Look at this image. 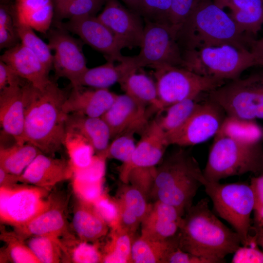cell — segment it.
Here are the masks:
<instances>
[{
    "label": "cell",
    "instance_id": "6da1fadb",
    "mask_svg": "<svg viewBox=\"0 0 263 263\" xmlns=\"http://www.w3.org/2000/svg\"><path fill=\"white\" fill-rule=\"evenodd\" d=\"M22 91L25 142L54 156L64 145L67 114L62 106L68 94L52 80L42 90L26 81Z\"/></svg>",
    "mask_w": 263,
    "mask_h": 263
},
{
    "label": "cell",
    "instance_id": "7a4b0ae2",
    "mask_svg": "<svg viewBox=\"0 0 263 263\" xmlns=\"http://www.w3.org/2000/svg\"><path fill=\"white\" fill-rule=\"evenodd\" d=\"M207 198L201 199L185 212L178 236L183 251L209 260L225 263V258L240 246V238L210 210Z\"/></svg>",
    "mask_w": 263,
    "mask_h": 263
},
{
    "label": "cell",
    "instance_id": "3957f363",
    "mask_svg": "<svg viewBox=\"0 0 263 263\" xmlns=\"http://www.w3.org/2000/svg\"><path fill=\"white\" fill-rule=\"evenodd\" d=\"M253 39L243 33L230 15L211 0H200L177 32L182 52L222 44L249 49Z\"/></svg>",
    "mask_w": 263,
    "mask_h": 263
},
{
    "label": "cell",
    "instance_id": "277c9868",
    "mask_svg": "<svg viewBox=\"0 0 263 263\" xmlns=\"http://www.w3.org/2000/svg\"><path fill=\"white\" fill-rule=\"evenodd\" d=\"M205 180L194 157L180 149L163 159L156 167L150 197L173 206L185 214Z\"/></svg>",
    "mask_w": 263,
    "mask_h": 263
},
{
    "label": "cell",
    "instance_id": "5b68a950",
    "mask_svg": "<svg viewBox=\"0 0 263 263\" xmlns=\"http://www.w3.org/2000/svg\"><path fill=\"white\" fill-rule=\"evenodd\" d=\"M182 67L203 76L225 81L240 77L258 66L249 49L232 44L207 46L182 52Z\"/></svg>",
    "mask_w": 263,
    "mask_h": 263
},
{
    "label": "cell",
    "instance_id": "8992f818",
    "mask_svg": "<svg viewBox=\"0 0 263 263\" xmlns=\"http://www.w3.org/2000/svg\"><path fill=\"white\" fill-rule=\"evenodd\" d=\"M203 186L212 202L214 210L238 233L241 244L255 246L250 218L254 210V198L250 185L239 183L221 184L205 179Z\"/></svg>",
    "mask_w": 263,
    "mask_h": 263
},
{
    "label": "cell",
    "instance_id": "52a82bcc",
    "mask_svg": "<svg viewBox=\"0 0 263 263\" xmlns=\"http://www.w3.org/2000/svg\"><path fill=\"white\" fill-rule=\"evenodd\" d=\"M263 169L261 144L249 145L225 136H215L203 171L209 182L248 172L257 173Z\"/></svg>",
    "mask_w": 263,
    "mask_h": 263
},
{
    "label": "cell",
    "instance_id": "ba28073f",
    "mask_svg": "<svg viewBox=\"0 0 263 263\" xmlns=\"http://www.w3.org/2000/svg\"><path fill=\"white\" fill-rule=\"evenodd\" d=\"M207 94L226 115L263 119V71L225 82Z\"/></svg>",
    "mask_w": 263,
    "mask_h": 263
},
{
    "label": "cell",
    "instance_id": "9c48e42d",
    "mask_svg": "<svg viewBox=\"0 0 263 263\" xmlns=\"http://www.w3.org/2000/svg\"><path fill=\"white\" fill-rule=\"evenodd\" d=\"M140 51L124 61L132 71L144 67L151 68L169 65L183 66L182 50L177 39V29L168 23L144 20Z\"/></svg>",
    "mask_w": 263,
    "mask_h": 263
},
{
    "label": "cell",
    "instance_id": "30bf717a",
    "mask_svg": "<svg viewBox=\"0 0 263 263\" xmlns=\"http://www.w3.org/2000/svg\"><path fill=\"white\" fill-rule=\"evenodd\" d=\"M153 69L163 111L172 104L199 96L225 83L201 76L182 67L165 65Z\"/></svg>",
    "mask_w": 263,
    "mask_h": 263
},
{
    "label": "cell",
    "instance_id": "8fae6325",
    "mask_svg": "<svg viewBox=\"0 0 263 263\" xmlns=\"http://www.w3.org/2000/svg\"><path fill=\"white\" fill-rule=\"evenodd\" d=\"M0 219L14 228L21 226L48 209L49 190L22 183L0 187Z\"/></svg>",
    "mask_w": 263,
    "mask_h": 263
},
{
    "label": "cell",
    "instance_id": "7c38bea8",
    "mask_svg": "<svg viewBox=\"0 0 263 263\" xmlns=\"http://www.w3.org/2000/svg\"><path fill=\"white\" fill-rule=\"evenodd\" d=\"M53 55V69L57 78L68 79L71 87L88 69L83 52V42L73 37L66 30L52 25L45 34Z\"/></svg>",
    "mask_w": 263,
    "mask_h": 263
},
{
    "label": "cell",
    "instance_id": "4fadbf2b",
    "mask_svg": "<svg viewBox=\"0 0 263 263\" xmlns=\"http://www.w3.org/2000/svg\"><path fill=\"white\" fill-rule=\"evenodd\" d=\"M225 113L218 104L207 98L180 128L166 134L169 145L186 147L207 141L218 132Z\"/></svg>",
    "mask_w": 263,
    "mask_h": 263
},
{
    "label": "cell",
    "instance_id": "5bb4252c",
    "mask_svg": "<svg viewBox=\"0 0 263 263\" xmlns=\"http://www.w3.org/2000/svg\"><path fill=\"white\" fill-rule=\"evenodd\" d=\"M76 35L84 43L102 53L107 61L122 62L124 48L113 32L96 16L73 18L66 21L53 22Z\"/></svg>",
    "mask_w": 263,
    "mask_h": 263
},
{
    "label": "cell",
    "instance_id": "9a60e30c",
    "mask_svg": "<svg viewBox=\"0 0 263 263\" xmlns=\"http://www.w3.org/2000/svg\"><path fill=\"white\" fill-rule=\"evenodd\" d=\"M114 35L123 47H140L145 22L134 11L123 6L118 0H106L102 11L97 16Z\"/></svg>",
    "mask_w": 263,
    "mask_h": 263
},
{
    "label": "cell",
    "instance_id": "2e32d148",
    "mask_svg": "<svg viewBox=\"0 0 263 263\" xmlns=\"http://www.w3.org/2000/svg\"><path fill=\"white\" fill-rule=\"evenodd\" d=\"M140 135L130 161L120 167L119 177L122 182L133 169L156 167L170 145L165 132L156 119L150 121Z\"/></svg>",
    "mask_w": 263,
    "mask_h": 263
},
{
    "label": "cell",
    "instance_id": "e0dca14e",
    "mask_svg": "<svg viewBox=\"0 0 263 263\" xmlns=\"http://www.w3.org/2000/svg\"><path fill=\"white\" fill-rule=\"evenodd\" d=\"M148 107L125 93L117 94L101 117L109 127L112 138L127 132L140 134L150 122Z\"/></svg>",
    "mask_w": 263,
    "mask_h": 263
},
{
    "label": "cell",
    "instance_id": "ac0fdd59",
    "mask_svg": "<svg viewBox=\"0 0 263 263\" xmlns=\"http://www.w3.org/2000/svg\"><path fill=\"white\" fill-rule=\"evenodd\" d=\"M70 161L38 154L19 177V182L50 190L57 183L72 178Z\"/></svg>",
    "mask_w": 263,
    "mask_h": 263
},
{
    "label": "cell",
    "instance_id": "d6986e66",
    "mask_svg": "<svg viewBox=\"0 0 263 263\" xmlns=\"http://www.w3.org/2000/svg\"><path fill=\"white\" fill-rule=\"evenodd\" d=\"M184 214L173 206L155 201L141 222V235L159 241L176 239Z\"/></svg>",
    "mask_w": 263,
    "mask_h": 263
},
{
    "label": "cell",
    "instance_id": "ffe728a7",
    "mask_svg": "<svg viewBox=\"0 0 263 263\" xmlns=\"http://www.w3.org/2000/svg\"><path fill=\"white\" fill-rule=\"evenodd\" d=\"M117 95L108 89L73 86L63 104L62 109L66 114L77 113L90 117H102Z\"/></svg>",
    "mask_w": 263,
    "mask_h": 263
},
{
    "label": "cell",
    "instance_id": "44dd1931",
    "mask_svg": "<svg viewBox=\"0 0 263 263\" xmlns=\"http://www.w3.org/2000/svg\"><path fill=\"white\" fill-rule=\"evenodd\" d=\"M0 60L9 65L22 78L43 90L51 81L49 72L36 55L20 42L6 50Z\"/></svg>",
    "mask_w": 263,
    "mask_h": 263
},
{
    "label": "cell",
    "instance_id": "7402d4cb",
    "mask_svg": "<svg viewBox=\"0 0 263 263\" xmlns=\"http://www.w3.org/2000/svg\"><path fill=\"white\" fill-rule=\"evenodd\" d=\"M23 84L7 87L0 91V127L5 133L13 138L16 143L20 144L25 143Z\"/></svg>",
    "mask_w": 263,
    "mask_h": 263
},
{
    "label": "cell",
    "instance_id": "603a6c76",
    "mask_svg": "<svg viewBox=\"0 0 263 263\" xmlns=\"http://www.w3.org/2000/svg\"><path fill=\"white\" fill-rule=\"evenodd\" d=\"M52 199L50 207L27 224L14 228V234L24 240L33 236L67 235L68 225L64 211Z\"/></svg>",
    "mask_w": 263,
    "mask_h": 263
},
{
    "label": "cell",
    "instance_id": "cb8c5ba5",
    "mask_svg": "<svg viewBox=\"0 0 263 263\" xmlns=\"http://www.w3.org/2000/svg\"><path fill=\"white\" fill-rule=\"evenodd\" d=\"M65 128L66 132L77 133L85 138L95 153L105 151L112 139L109 127L101 117H90L77 113L67 114Z\"/></svg>",
    "mask_w": 263,
    "mask_h": 263
},
{
    "label": "cell",
    "instance_id": "d4e9b609",
    "mask_svg": "<svg viewBox=\"0 0 263 263\" xmlns=\"http://www.w3.org/2000/svg\"><path fill=\"white\" fill-rule=\"evenodd\" d=\"M16 20L45 35L51 27L55 8L51 0H12Z\"/></svg>",
    "mask_w": 263,
    "mask_h": 263
},
{
    "label": "cell",
    "instance_id": "484cf974",
    "mask_svg": "<svg viewBox=\"0 0 263 263\" xmlns=\"http://www.w3.org/2000/svg\"><path fill=\"white\" fill-rule=\"evenodd\" d=\"M72 224L80 240L87 242L104 237L110 227L93 204L80 200L74 211Z\"/></svg>",
    "mask_w": 263,
    "mask_h": 263
},
{
    "label": "cell",
    "instance_id": "4316f807",
    "mask_svg": "<svg viewBox=\"0 0 263 263\" xmlns=\"http://www.w3.org/2000/svg\"><path fill=\"white\" fill-rule=\"evenodd\" d=\"M226 8L240 30L250 37L263 26V0H229Z\"/></svg>",
    "mask_w": 263,
    "mask_h": 263
},
{
    "label": "cell",
    "instance_id": "83f0119b",
    "mask_svg": "<svg viewBox=\"0 0 263 263\" xmlns=\"http://www.w3.org/2000/svg\"><path fill=\"white\" fill-rule=\"evenodd\" d=\"M138 71L132 73L119 84L125 93L154 111L161 113L155 82L148 75Z\"/></svg>",
    "mask_w": 263,
    "mask_h": 263
},
{
    "label": "cell",
    "instance_id": "f1b7e54d",
    "mask_svg": "<svg viewBox=\"0 0 263 263\" xmlns=\"http://www.w3.org/2000/svg\"><path fill=\"white\" fill-rule=\"evenodd\" d=\"M114 62L107 61L101 65L88 68L78 79L76 86L108 89L116 83H120L132 73L125 62H119L118 65H115Z\"/></svg>",
    "mask_w": 263,
    "mask_h": 263
},
{
    "label": "cell",
    "instance_id": "f546056e",
    "mask_svg": "<svg viewBox=\"0 0 263 263\" xmlns=\"http://www.w3.org/2000/svg\"><path fill=\"white\" fill-rule=\"evenodd\" d=\"M215 136H225L242 144L254 145L261 143L263 130L256 120L226 115Z\"/></svg>",
    "mask_w": 263,
    "mask_h": 263
},
{
    "label": "cell",
    "instance_id": "4dcf8cb0",
    "mask_svg": "<svg viewBox=\"0 0 263 263\" xmlns=\"http://www.w3.org/2000/svg\"><path fill=\"white\" fill-rule=\"evenodd\" d=\"M176 246L177 239L159 241L140 234L133 242L131 263H165L169 252Z\"/></svg>",
    "mask_w": 263,
    "mask_h": 263
},
{
    "label": "cell",
    "instance_id": "1f68e13d",
    "mask_svg": "<svg viewBox=\"0 0 263 263\" xmlns=\"http://www.w3.org/2000/svg\"><path fill=\"white\" fill-rule=\"evenodd\" d=\"M42 152L34 145L27 142L9 146H0V168L6 172L20 176L35 157Z\"/></svg>",
    "mask_w": 263,
    "mask_h": 263
},
{
    "label": "cell",
    "instance_id": "d6a6232c",
    "mask_svg": "<svg viewBox=\"0 0 263 263\" xmlns=\"http://www.w3.org/2000/svg\"><path fill=\"white\" fill-rule=\"evenodd\" d=\"M199 96L176 102L163 111L164 114L156 120L166 134L178 129L190 118L202 103Z\"/></svg>",
    "mask_w": 263,
    "mask_h": 263
},
{
    "label": "cell",
    "instance_id": "836d02e7",
    "mask_svg": "<svg viewBox=\"0 0 263 263\" xmlns=\"http://www.w3.org/2000/svg\"><path fill=\"white\" fill-rule=\"evenodd\" d=\"M135 234L118 227L112 229L111 239L103 254L102 263H131Z\"/></svg>",
    "mask_w": 263,
    "mask_h": 263
},
{
    "label": "cell",
    "instance_id": "e575fe53",
    "mask_svg": "<svg viewBox=\"0 0 263 263\" xmlns=\"http://www.w3.org/2000/svg\"><path fill=\"white\" fill-rule=\"evenodd\" d=\"M59 238L50 235L33 236L28 239L26 244L39 263H59L64 251Z\"/></svg>",
    "mask_w": 263,
    "mask_h": 263
},
{
    "label": "cell",
    "instance_id": "d590c367",
    "mask_svg": "<svg viewBox=\"0 0 263 263\" xmlns=\"http://www.w3.org/2000/svg\"><path fill=\"white\" fill-rule=\"evenodd\" d=\"M64 146L69 155L73 172L89 165L95 154L90 143L77 133L66 132Z\"/></svg>",
    "mask_w": 263,
    "mask_h": 263
},
{
    "label": "cell",
    "instance_id": "8d00e7d4",
    "mask_svg": "<svg viewBox=\"0 0 263 263\" xmlns=\"http://www.w3.org/2000/svg\"><path fill=\"white\" fill-rule=\"evenodd\" d=\"M16 21L20 43L32 51L50 72L53 69V55L48 44L38 37L31 27Z\"/></svg>",
    "mask_w": 263,
    "mask_h": 263
},
{
    "label": "cell",
    "instance_id": "74e56055",
    "mask_svg": "<svg viewBox=\"0 0 263 263\" xmlns=\"http://www.w3.org/2000/svg\"><path fill=\"white\" fill-rule=\"evenodd\" d=\"M105 2L106 0H72L55 9L53 23L81 17L96 16Z\"/></svg>",
    "mask_w": 263,
    "mask_h": 263
},
{
    "label": "cell",
    "instance_id": "f35d334b",
    "mask_svg": "<svg viewBox=\"0 0 263 263\" xmlns=\"http://www.w3.org/2000/svg\"><path fill=\"white\" fill-rule=\"evenodd\" d=\"M147 196L140 189L129 184L123 183L115 200L133 213L142 222L148 213L151 204Z\"/></svg>",
    "mask_w": 263,
    "mask_h": 263
},
{
    "label": "cell",
    "instance_id": "ab89813d",
    "mask_svg": "<svg viewBox=\"0 0 263 263\" xmlns=\"http://www.w3.org/2000/svg\"><path fill=\"white\" fill-rule=\"evenodd\" d=\"M10 2L0 4V50L10 49L20 42Z\"/></svg>",
    "mask_w": 263,
    "mask_h": 263
},
{
    "label": "cell",
    "instance_id": "60d3db41",
    "mask_svg": "<svg viewBox=\"0 0 263 263\" xmlns=\"http://www.w3.org/2000/svg\"><path fill=\"white\" fill-rule=\"evenodd\" d=\"M135 133L133 132H127L116 136L106 150L100 153L107 159L119 160L122 164L127 163L130 161L136 147L134 137Z\"/></svg>",
    "mask_w": 263,
    "mask_h": 263
},
{
    "label": "cell",
    "instance_id": "b9f144b4",
    "mask_svg": "<svg viewBox=\"0 0 263 263\" xmlns=\"http://www.w3.org/2000/svg\"><path fill=\"white\" fill-rule=\"evenodd\" d=\"M2 238L7 243L6 252L10 261L15 263H39L23 240L14 233H4Z\"/></svg>",
    "mask_w": 263,
    "mask_h": 263
},
{
    "label": "cell",
    "instance_id": "7bdbcfd3",
    "mask_svg": "<svg viewBox=\"0 0 263 263\" xmlns=\"http://www.w3.org/2000/svg\"><path fill=\"white\" fill-rule=\"evenodd\" d=\"M171 0H141L138 14L144 20L168 23Z\"/></svg>",
    "mask_w": 263,
    "mask_h": 263
},
{
    "label": "cell",
    "instance_id": "ee69618b",
    "mask_svg": "<svg viewBox=\"0 0 263 263\" xmlns=\"http://www.w3.org/2000/svg\"><path fill=\"white\" fill-rule=\"evenodd\" d=\"M200 0H171L169 16L170 25L178 29L195 9Z\"/></svg>",
    "mask_w": 263,
    "mask_h": 263
},
{
    "label": "cell",
    "instance_id": "f6af8a7d",
    "mask_svg": "<svg viewBox=\"0 0 263 263\" xmlns=\"http://www.w3.org/2000/svg\"><path fill=\"white\" fill-rule=\"evenodd\" d=\"M72 178L74 191L79 200L94 204L103 195V180L90 181Z\"/></svg>",
    "mask_w": 263,
    "mask_h": 263
},
{
    "label": "cell",
    "instance_id": "bcb514c9",
    "mask_svg": "<svg viewBox=\"0 0 263 263\" xmlns=\"http://www.w3.org/2000/svg\"><path fill=\"white\" fill-rule=\"evenodd\" d=\"M77 242L74 244L69 252L71 261L76 263H102L103 254L95 245L87 242Z\"/></svg>",
    "mask_w": 263,
    "mask_h": 263
},
{
    "label": "cell",
    "instance_id": "7dc6e473",
    "mask_svg": "<svg viewBox=\"0 0 263 263\" xmlns=\"http://www.w3.org/2000/svg\"><path fill=\"white\" fill-rule=\"evenodd\" d=\"M93 205L111 229L115 228L118 220V210L115 200H111L103 194Z\"/></svg>",
    "mask_w": 263,
    "mask_h": 263
},
{
    "label": "cell",
    "instance_id": "c3c4849f",
    "mask_svg": "<svg viewBox=\"0 0 263 263\" xmlns=\"http://www.w3.org/2000/svg\"><path fill=\"white\" fill-rule=\"evenodd\" d=\"M233 254L232 263H263V251L256 246H240Z\"/></svg>",
    "mask_w": 263,
    "mask_h": 263
},
{
    "label": "cell",
    "instance_id": "681fc988",
    "mask_svg": "<svg viewBox=\"0 0 263 263\" xmlns=\"http://www.w3.org/2000/svg\"><path fill=\"white\" fill-rule=\"evenodd\" d=\"M165 263H211V262L206 258L183 251L178 246H176L169 252Z\"/></svg>",
    "mask_w": 263,
    "mask_h": 263
},
{
    "label": "cell",
    "instance_id": "f907efd6",
    "mask_svg": "<svg viewBox=\"0 0 263 263\" xmlns=\"http://www.w3.org/2000/svg\"><path fill=\"white\" fill-rule=\"evenodd\" d=\"M26 81L20 77L9 65L0 60V91L7 87L22 85Z\"/></svg>",
    "mask_w": 263,
    "mask_h": 263
},
{
    "label": "cell",
    "instance_id": "816d5d0a",
    "mask_svg": "<svg viewBox=\"0 0 263 263\" xmlns=\"http://www.w3.org/2000/svg\"><path fill=\"white\" fill-rule=\"evenodd\" d=\"M250 186L252 189L254 198V216L259 214L263 208V175L252 177Z\"/></svg>",
    "mask_w": 263,
    "mask_h": 263
},
{
    "label": "cell",
    "instance_id": "f5cc1de1",
    "mask_svg": "<svg viewBox=\"0 0 263 263\" xmlns=\"http://www.w3.org/2000/svg\"><path fill=\"white\" fill-rule=\"evenodd\" d=\"M249 50L254 55L258 66H263V38L253 39L250 43Z\"/></svg>",
    "mask_w": 263,
    "mask_h": 263
},
{
    "label": "cell",
    "instance_id": "db71d44e",
    "mask_svg": "<svg viewBox=\"0 0 263 263\" xmlns=\"http://www.w3.org/2000/svg\"><path fill=\"white\" fill-rule=\"evenodd\" d=\"M19 176L9 173L0 168V187H7L17 184Z\"/></svg>",
    "mask_w": 263,
    "mask_h": 263
},
{
    "label": "cell",
    "instance_id": "11a10c76",
    "mask_svg": "<svg viewBox=\"0 0 263 263\" xmlns=\"http://www.w3.org/2000/svg\"><path fill=\"white\" fill-rule=\"evenodd\" d=\"M253 236L257 244L263 249V227H253Z\"/></svg>",
    "mask_w": 263,
    "mask_h": 263
},
{
    "label": "cell",
    "instance_id": "9f6ffc18",
    "mask_svg": "<svg viewBox=\"0 0 263 263\" xmlns=\"http://www.w3.org/2000/svg\"><path fill=\"white\" fill-rule=\"evenodd\" d=\"M129 8L138 14L141 0H121Z\"/></svg>",
    "mask_w": 263,
    "mask_h": 263
},
{
    "label": "cell",
    "instance_id": "6f0895ef",
    "mask_svg": "<svg viewBox=\"0 0 263 263\" xmlns=\"http://www.w3.org/2000/svg\"><path fill=\"white\" fill-rule=\"evenodd\" d=\"M256 227H263V208L258 215L254 216Z\"/></svg>",
    "mask_w": 263,
    "mask_h": 263
},
{
    "label": "cell",
    "instance_id": "680465c9",
    "mask_svg": "<svg viewBox=\"0 0 263 263\" xmlns=\"http://www.w3.org/2000/svg\"><path fill=\"white\" fill-rule=\"evenodd\" d=\"M54 5V8L59 7L72 0H51Z\"/></svg>",
    "mask_w": 263,
    "mask_h": 263
},
{
    "label": "cell",
    "instance_id": "91938a15",
    "mask_svg": "<svg viewBox=\"0 0 263 263\" xmlns=\"http://www.w3.org/2000/svg\"><path fill=\"white\" fill-rule=\"evenodd\" d=\"M215 4L222 9L226 8L229 0H211Z\"/></svg>",
    "mask_w": 263,
    "mask_h": 263
},
{
    "label": "cell",
    "instance_id": "94428289",
    "mask_svg": "<svg viewBox=\"0 0 263 263\" xmlns=\"http://www.w3.org/2000/svg\"><path fill=\"white\" fill-rule=\"evenodd\" d=\"M12 0H0V3H9Z\"/></svg>",
    "mask_w": 263,
    "mask_h": 263
}]
</instances>
